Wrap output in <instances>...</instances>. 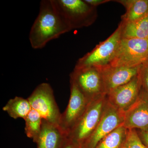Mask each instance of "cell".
<instances>
[{"instance_id": "1", "label": "cell", "mask_w": 148, "mask_h": 148, "mask_svg": "<svg viewBox=\"0 0 148 148\" xmlns=\"http://www.w3.org/2000/svg\"><path fill=\"white\" fill-rule=\"evenodd\" d=\"M70 31L52 0H42L40 3L38 14L30 30L29 40L33 49H41L50 41Z\"/></svg>"}, {"instance_id": "2", "label": "cell", "mask_w": 148, "mask_h": 148, "mask_svg": "<svg viewBox=\"0 0 148 148\" xmlns=\"http://www.w3.org/2000/svg\"><path fill=\"white\" fill-rule=\"evenodd\" d=\"M70 31L89 27L98 17L97 8L82 0H52Z\"/></svg>"}, {"instance_id": "3", "label": "cell", "mask_w": 148, "mask_h": 148, "mask_svg": "<svg viewBox=\"0 0 148 148\" xmlns=\"http://www.w3.org/2000/svg\"><path fill=\"white\" fill-rule=\"evenodd\" d=\"M107 95L89 102L84 113L69 132L67 137L81 146L95 130L101 121L106 104Z\"/></svg>"}, {"instance_id": "4", "label": "cell", "mask_w": 148, "mask_h": 148, "mask_svg": "<svg viewBox=\"0 0 148 148\" xmlns=\"http://www.w3.org/2000/svg\"><path fill=\"white\" fill-rule=\"evenodd\" d=\"M147 59L148 39L121 38L109 65L113 67H136Z\"/></svg>"}, {"instance_id": "5", "label": "cell", "mask_w": 148, "mask_h": 148, "mask_svg": "<svg viewBox=\"0 0 148 148\" xmlns=\"http://www.w3.org/2000/svg\"><path fill=\"white\" fill-rule=\"evenodd\" d=\"M73 82L88 101L107 95L101 67L96 66L76 69L70 75Z\"/></svg>"}, {"instance_id": "6", "label": "cell", "mask_w": 148, "mask_h": 148, "mask_svg": "<svg viewBox=\"0 0 148 148\" xmlns=\"http://www.w3.org/2000/svg\"><path fill=\"white\" fill-rule=\"evenodd\" d=\"M121 38V27L119 24L116 30L107 39L100 42L92 50L79 59L75 68L91 66L102 67L109 65Z\"/></svg>"}, {"instance_id": "7", "label": "cell", "mask_w": 148, "mask_h": 148, "mask_svg": "<svg viewBox=\"0 0 148 148\" xmlns=\"http://www.w3.org/2000/svg\"><path fill=\"white\" fill-rule=\"evenodd\" d=\"M27 99L32 109L38 112L42 119L59 125L61 114L49 84L42 83L38 85Z\"/></svg>"}, {"instance_id": "8", "label": "cell", "mask_w": 148, "mask_h": 148, "mask_svg": "<svg viewBox=\"0 0 148 148\" xmlns=\"http://www.w3.org/2000/svg\"><path fill=\"white\" fill-rule=\"evenodd\" d=\"M124 114L111 106L107 101L100 122L92 134L82 144L81 148H95L107 135L123 125Z\"/></svg>"}, {"instance_id": "9", "label": "cell", "mask_w": 148, "mask_h": 148, "mask_svg": "<svg viewBox=\"0 0 148 148\" xmlns=\"http://www.w3.org/2000/svg\"><path fill=\"white\" fill-rule=\"evenodd\" d=\"M71 93L67 108L61 114L59 126L68 135L83 114L90 101H88L73 82L70 81Z\"/></svg>"}, {"instance_id": "10", "label": "cell", "mask_w": 148, "mask_h": 148, "mask_svg": "<svg viewBox=\"0 0 148 148\" xmlns=\"http://www.w3.org/2000/svg\"><path fill=\"white\" fill-rule=\"evenodd\" d=\"M142 88L140 73L129 82L112 90L107 95V101L114 108L125 113L137 101Z\"/></svg>"}, {"instance_id": "11", "label": "cell", "mask_w": 148, "mask_h": 148, "mask_svg": "<svg viewBox=\"0 0 148 148\" xmlns=\"http://www.w3.org/2000/svg\"><path fill=\"white\" fill-rule=\"evenodd\" d=\"M127 129L148 131V92L142 87L137 101L124 114Z\"/></svg>"}, {"instance_id": "12", "label": "cell", "mask_w": 148, "mask_h": 148, "mask_svg": "<svg viewBox=\"0 0 148 148\" xmlns=\"http://www.w3.org/2000/svg\"><path fill=\"white\" fill-rule=\"evenodd\" d=\"M141 65L133 67H113L110 65L101 67L106 94L127 83L140 73Z\"/></svg>"}, {"instance_id": "13", "label": "cell", "mask_w": 148, "mask_h": 148, "mask_svg": "<svg viewBox=\"0 0 148 148\" xmlns=\"http://www.w3.org/2000/svg\"><path fill=\"white\" fill-rule=\"evenodd\" d=\"M67 135L57 125L42 119L37 148H60Z\"/></svg>"}, {"instance_id": "14", "label": "cell", "mask_w": 148, "mask_h": 148, "mask_svg": "<svg viewBox=\"0 0 148 148\" xmlns=\"http://www.w3.org/2000/svg\"><path fill=\"white\" fill-rule=\"evenodd\" d=\"M122 5L126 12L121 16V22H132L148 14V0H118L114 1Z\"/></svg>"}, {"instance_id": "15", "label": "cell", "mask_w": 148, "mask_h": 148, "mask_svg": "<svg viewBox=\"0 0 148 148\" xmlns=\"http://www.w3.org/2000/svg\"><path fill=\"white\" fill-rule=\"evenodd\" d=\"M121 38L148 39V14L136 21L123 23L121 21Z\"/></svg>"}, {"instance_id": "16", "label": "cell", "mask_w": 148, "mask_h": 148, "mask_svg": "<svg viewBox=\"0 0 148 148\" xmlns=\"http://www.w3.org/2000/svg\"><path fill=\"white\" fill-rule=\"evenodd\" d=\"M32 109V106L27 98L18 96L9 100L3 108V110L14 119H25Z\"/></svg>"}, {"instance_id": "17", "label": "cell", "mask_w": 148, "mask_h": 148, "mask_svg": "<svg viewBox=\"0 0 148 148\" xmlns=\"http://www.w3.org/2000/svg\"><path fill=\"white\" fill-rule=\"evenodd\" d=\"M128 130L122 125L103 138L95 148H122Z\"/></svg>"}, {"instance_id": "18", "label": "cell", "mask_w": 148, "mask_h": 148, "mask_svg": "<svg viewBox=\"0 0 148 148\" xmlns=\"http://www.w3.org/2000/svg\"><path fill=\"white\" fill-rule=\"evenodd\" d=\"M25 121V132L28 138L36 143L42 129V118L36 111L32 109Z\"/></svg>"}, {"instance_id": "19", "label": "cell", "mask_w": 148, "mask_h": 148, "mask_svg": "<svg viewBox=\"0 0 148 148\" xmlns=\"http://www.w3.org/2000/svg\"><path fill=\"white\" fill-rule=\"evenodd\" d=\"M128 130L127 138L122 148H147L139 138L137 130Z\"/></svg>"}, {"instance_id": "20", "label": "cell", "mask_w": 148, "mask_h": 148, "mask_svg": "<svg viewBox=\"0 0 148 148\" xmlns=\"http://www.w3.org/2000/svg\"><path fill=\"white\" fill-rule=\"evenodd\" d=\"M140 75L142 87L148 92V59L141 65Z\"/></svg>"}, {"instance_id": "21", "label": "cell", "mask_w": 148, "mask_h": 148, "mask_svg": "<svg viewBox=\"0 0 148 148\" xmlns=\"http://www.w3.org/2000/svg\"><path fill=\"white\" fill-rule=\"evenodd\" d=\"M60 148H81V147L71 139L67 137Z\"/></svg>"}, {"instance_id": "22", "label": "cell", "mask_w": 148, "mask_h": 148, "mask_svg": "<svg viewBox=\"0 0 148 148\" xmlns=\"http://www.w3.org/2000/svg\"><path fill=\"white\" fill-rule=\"evenodd\" d=\"M137 132L142 143L148 148V131L138 130Z\"/></svg>"}, {"instance_id": "23", "label": "cell", "mask_w": 148, "mask_h": 148, "mask_svg": "<svg viewBox=\"0 0 148 148\" xmlns=\"http://www.w3.org/2000/svg\"><path fill=\"white\" fill-rule=\"evenodd\" d=\"M90 5L97 8L98 6L111 1L110 0H85Z\"/></svg>"}]
</instances>
